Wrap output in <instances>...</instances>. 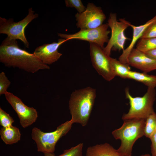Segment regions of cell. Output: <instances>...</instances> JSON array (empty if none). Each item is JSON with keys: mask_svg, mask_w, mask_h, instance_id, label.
I'll list each match as a JSON object with an SVG mask.
<instances>
[{"mask_svg": "<svg viewBox=\"0 0 156 156\" xmlns=\"http://www.w3.org/2000/svg\"><path fill=\"white\" fill-rule=\"evenodd\" d=\"M32 8H30L27 16L21 21L16 22L12 18L7 19L0 17V33L6 34L11 39L21 40L27 48L29 44L25 35L26 27L33 20L37 18L38 14H34Z\"/></svg>", "mask_w": 156, "mask_h": 156, "instance_id": "cell-6", "label": "cell"}, {"mask_svg": "<svg viewBox=\"0 0 156 156\" xmlns=\"http://www.w3.org/2000/svg\"><path fill=\"white\" fill-rule=\"evenodd\" d=\"M156 129V113L154 112L146 119L144 129V135L150 138Z\"/></svg>", "mask_w": 156, "mask_h": 156, "instance_id": "cell-20", "label": "cell"}, {"mask_svg": "<svg viewBox=\"0 0 156 156\" xmlns=\"http://www.w3.org/2000/svg\"><path fill=\"white\" fill-rule=\"evenodd\" d=\"M5 95L17 114L20 124L23 128L27 127L36 122L38 117L36 109L26 105L20 99L11 92H8Z\"/></svg>", "mask_w": 156, "mask_h": 156, "instance_id": "cell-11", "label": "cell"}, {"mask_svg": "<svg viewBox=\"0 0 156 156\" xmlns=\"http://www.w3.org/2000/svg\"><path fill=\"white\" fill-rule=\"evenodd\" d=\"M83 144L80 143L69 149L64 150L62 154L57 156H83Z\"/></svg>", "mask_w": 156, "mask_h": 156, "instance_id": "cell-21", "label": "cell"}, {"mask_svg": "<svg viewBox=\"0 0 156 156\" xmlns=\"http://www.w3.org/2000/svg\"><path fill=\"white\" fill-rule=\"evenodd\" d=\"M76 25L81 29H91L98 27L103 24L106 16L100 7L89 3L85 10L75 15Z\"/></svg>", "mask_w": 156, "mask_h": 156, "instance_id": "cell-10", "label": "cell"}, {"mask_svg": "<svg viewBox=\"0 0 156 156\" xmlns=\"http://www.w3.org/2000/svg\"><path fill=\"white\" fill-rule=\"evenodd\" d=\"M0 62L6 66L18 67L32 73L40 70L50 68L33 53L21 49L16 40L11 39L8 37L0 46Z\"/></svg>", "mask_w": 156, "mask_h": 156, "instance_id": "cell-1", "label": "cell"}, {"mask_svg": "<svg viewBox=\"0 0 156 156\" xmlns=\"http://www.w3.org/2000/svg\"><path fill=\"white\" fill-rule=\"evenodd\" d=\"M151 142V146L152 156H156V131L149 138Z\"/></svg>", "mask_w": 156, "mask_h": 156, "instance_id": "cell-26", "label": "cell"}, {"mask_svg": "<svg viewBox=\"0 0 156 156\" xmlns=\"http://www.w3.org/2000/svg\"><path fill=\"white\" fill-rule=\"evenodd\" d=\"M91 62L97 73L106 80L110 81L116 76L110 62V57L104 52L103 49L95 43L89 42Z\"/></svg>", "mask_w": 156, "mask_h": 156, "instance_id": "cell-9", "label": "cell"}, {"mask_svg": "<svg viewBox=\"0 0 156 156\" xmlns=\"http://www.w3.org/2000/svg\"><path fill=\"white\" fill-rule=\"evenodd\" d=\"M73 123L70 120L62 124L54 131L44 132L34 127L31 134L32 139L36 143L38 151L44 153H53L58 141L71 129Z\"/></svg>", "mask_w": 156, "mask_h": 156, "instance_id": "cell-5", "label": "cell"}, {"mask_svg": "<svg viewBox=\"0 0 156 156\" xmlns=\"http://www.w3.org/2000/svg\"><path fill=\"white\" fill-rule=\"evenodd\" d=\"M1 139L6 144H12L20 140L21 133L19 129L12 125L7 127H2L0 130Z\"/></svg>", "mask_w": 156, "mask_h": 156, "instance_id": "cell-16", "label": "cell"}, {"mask_svg": "<svg viewBox=\"0 0 156 156\" xmlns=\"http://www.w3.org/2000/svg\"><path fill=\"white\" fill-rule=\"evenodd\" d=\"M128 79L142 83L148 87L155 88L156 87V76L149 75L146 73L130 70L129 73Z\"/></svg>", "mask_w": 156, "mask_h": 156, "instance_id": "cell-17", "label": "cell"}, {"mask_svg": "<svg viewBox=\"0 0 156 156\" xmlns=\"http://www.w3.org/2000/svg\"><path fill=\"white\" fill-rule=\"evenodd\" d=\"M67 41V39L61 38L58 39L57 42L44 44L36 47L33 53L44 64H51L57 61L62 55L58 49Z\"/></svg>", "mask_w": 156, "mask_h": 156, "instance_id": "cell-12", "label": "cell"}, {"mask_svg": "<svg viewBox=\"0 0 156 156\" xmlns=\"http://www.w3.org/2000/svg\"><path fill=\"white\" fill-rule=\"evenodd\" d=\"M14 120L9 114L0 108V124L4 127H7L12 125Z\"/></svg>", "mask_w": 156, "mask_h": 156, "instance_id": "cell-22", "label": "cell"}, {"mask_svg": "<svg viewBox=\"0 0 156 156\" xmlns=\"http://www.w3.org/2000/svg\"><path fill=\"white\" fill-rule=\"evenodd\" d=\"M66 6L75 8L79 13L84 12L86 8L84 6L81 0H65Z\"/></svg>", "mask_w": 156, "mask_h": 156, "instance_id": "cell-24", "label": "cell"}, {"mask_svg": "<svg viewBox=\"0 0 156 156\" xmlns=\"http://www.w3.org/2000/svg\"><path fill=\"white\" fill-rule=\"evenodd\" d=\"M128 64L146 73L156 70V60L148 57L136 48H133L131 51Z\"/></svg>", "mask_w": 156, "mask_h": 156, "instance_id": "cell-13", "label": "cell"}, {"mask_svg": "<svg viewBox=\"0 0 156 156\" xmlns=\"http://www.w3.org/2000/svg\"><path fill=\"white\" fill-rule=\"evenodd\" d=\"M113 70L116 76L123 79H128L129 72L131 70L128 64H124L116 59L110 57Z\"/></svg>", "mask_w": 156, "mask_h": 156, "instance_id": "cell-18", "label": "cell"}, {"mask_svg": "<svg viewBox=\"0 0 156 156\" xmlns=\"http://www.w3.org/2000/svg\"><path fill=\"white\" fill-rule=\"evenodd\" d=\"M86 156H120L112 146L108 143L88 147Z\"/></svg>", "mask_w": 156, "mask_h": 156, "instance_id": "cell-15", "label": "cell"}, {"mask_svg": "<svg viewBox=\"0 0 156 156\" xmlns=\"http://www.w3.org/2000/svg\"><path fill=\"white\" fill-rule=\"evenodd\" d=\"M44 154V156H55L54 153H45Z\"/></svg>", "mask_w": 156, "mask_h": 156, "instance_id": "cell-28", "label": "cell"}, {"mask_svg": "<svg viewBox=\"0 0 156 156\" xmlns=\"http://www.w3.org/2000/svg\"><path fill=\"white\" fill-rule=\"evenodd\" d=\"M156 21V15L144 24L138 26L133 25L125 20L126 23L131 27L133 31V36L131 41L128 47L123 51L119 57L118 60L124 64H128V58L129 54L134 48L137 41L140 39L146 29L151 24Z\"/></svg>", "mask_w": 156, "mask_h": 156, "instance_id": "cell-14", "label": "cell"}, {"mask_svg": "<svg viewBox=\"0 0 156 156\" xmlns=\"http://www.w3.org/2000/svg\"><path fill=\"white\" fill-rule=\"evenodd\" d=\"M140 156H151L149 154H145L144 155H142Z\"/></svg>", "mask_w": 156, "mask_h": 156, "instance_id": "cell-29", "label": "cell"}, {"mask_svg": "<svg viewBox=\"0 0 156 156\" xmlns=\"http://www.w3.org/2000/svg\"><path fill=\"white\" fill-rule=\"evenodd\" d=\"M125 92L126 98L129 101L130 107L128 113L123 115V120L132 119L146 120L155 112L153 107L156 99L155 88L148 87L146 92L142 97L132 96L128 88L125 89Z\"/></svg>", "mask_w": 156, "mask_h": 156, "instance_id": "cell-4", "label": "cell"}, {"mask_svg": "<svg viewBox=\"0 0 156 156\" xmlns=\"http://www.w3.org/2000/svg\"><path fill=\"white\" fill-rule=\"evenodd\" d=\"M119 21L117 20L116 13L110 14L107 24L111 29V36L107 45L103 49L105 53L109 57L112 50H124L126 41L128 39L124 32L129 26L125 19H120Z\"/></svg>", "mask_w": 156, "mask_h": 156, "instance_id": "cell-7", "label": "cell"}, {"mask_svg": "<svg viewBox=\"0 0 156 156\" xmlns=\"http://www.w3.org/2000/svg\"><path fill=\"white\" fill-rule=\"evenodd\" d=\"M156 37V21L146 29L141 38H148Z\"/></svg>", "mask_w": 156, "mask_h": 156, "instance_id": "cell-25", "label": "cell"}, {"mask_svg": "<svg viewBox=\"0 0 156 156\" xmlns=\"http://www.w3.org/2000/svg\"><path fill=\"white\" fill-rule=\"evenodd\" d=\"M96 97V90L90 87L76 90L71 93L68 106L73 123H79L83 127L87 125Z\"/></svg>", "mask_w": 156, "mask_h": 156, "instance_id": "cell-2", "label": "cell"}, {"mask_svg": "<svg viewBox=\"0 0 156 156\" xmlns=\"http://www.w3.org/2000/svg\"><path fill=\"white\" fill-rule=\"evenodd\" d=\"M11 84L5 73L2 72L0 73V95L5 94L8 92L7 90Z\"/></svg>", "mask_w": 156, "mask_h": 156, "instance_id": "cell-23", "label": "cell"}, {"mask_svg": "<svg viewBox=\"0 0 156 156\" xmlns=\"http://www.w3.org/2000/svg\"><path fill=\"white\" fill-rule=\"evenodd\" d=\"M155 131H156V130Z\"/></svg>", "mask_w": 156, "mask_h": 156, "instance_id": "cell-30", "label": "cell"}, {"mask_svg": "<svg viewBox=\"0 0 156 156\" xmlns=\"http://www.w3.org/2000/svg\"><path fill=\"white\" fill-rule=\"evenodd\" d=\"M144 53L148 57L156 60V49L151 50Z\"/></svg>", "mask_w": 156, "mask_h": 156, "instance_id": "cell-27", "label": "cell"}, {"mask_svg": "<svg viewBox=\"0 0 156 156\" xmlns=\"http://www.w3.org/2000/svg\"><path fill=\"white\" fill-rule=\"evenodd\" d=\"M108 27L107 23L94 29H81L73 34L58 33V35L68 40L77 39L94 43L103 49L105 43H107L109 40L108 35L110 31L108 29Z\"/></svg>", "mask_w": 156, "mask_h": 156, "instance_id": "cell-8", "label": "cell"}, {"mask_svg": "<svg viewBox=\"0 0 156 156\" xmlns=\"http://www.w3.org/2000/svg\"><path fill=\"white\" fill-rule=\"evenodd\" d=\"M145 120L141 119L123 120L122 126L112 132L114 138L121 140L120 146L117 149L120 156H131L135 142L144 135Z\"/></svg>", "mask_w": 156, "mask_h": 156, "instance_id": "cell-3", "label": "cell"}, {"mask_svg": "<svg viewBox=\"0 0 156 156\" xmlns=\"http://www.w3.org/2000/svg\"></svg>", "mask_w": 156, "mask_h": 156, "instance_id": "cell-31", "label": "cell"}, {"mask_svg": "<svg viewBox=\"0 0 156 156\" xmlns=\"http://www.w3.org/2000/svg\"><path fill=\"white\" fill-rule=\"evenodd\" d=\"M136 48L144 53L156 49V37L141 38L138 42Z\"/></svg>", "mask_w": 156, "mask_h": 156, "instance_id": "cell-19", "label": "cell"}]
</instances>
